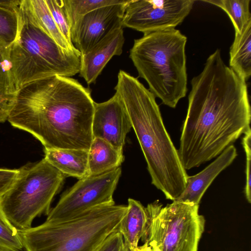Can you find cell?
Segmentation results:
<instances>
[{
  "label": "cell",
  "mask_w": 251,
  "mask_h": 251,
  "mask_svg": "<svg viewBox=\"0 0 251 251\" xmlns=\"http://www.w3.org/2000/svg\"><path fill=\"white\" fill-rule=\"evenodd\" d=\"M191 85L177 150L185 170L217 157L251 130L246 81L225 64L220 50L209 55Z\"/></svg>",
  "instance_id": "1"
},
{
  "label": "cell",
  "mask_w": 251,
  "mask_h": 251,
  "mask_svg": "<svg viewBox=\"0 0 251 251\" xmlns=\"http://www.w3.org/2000/svg\"><path fill=\"white\" fill-rule=\"evenodd\" d=\"M95 102L90 89L77 80L54 75L21 88L7 121L44 148L88 151Z\"/></svg>",
  "instance_id": "2"
},
{
  "label": "cell",
  "mask_w": 251,
  "mask_h": 251,
  "mask_svg": "<svg viewBox=\"0 0 251 251\" xmlns=\"http://www.w3.org/2000/svg\"><path fill=\"white\" fill-rule=\"evenodd\" d=\"M129 115L147 164L151 183L174 201L188 176L164 125L155 97L137 78L120 70L114 88Z\"/></svg>",
  "instance_id": "3"
},
{
  "label": "cell",
  "mask_w": 251,
  "mask_h": 251,
  "mask_svg": "<svg viewBox=\"0 0 251 251\" xmlns=\"http://www.w3.org/2000/svg\"><path fill=\"white\" fill-rule=\"evenodd\" d=\"M187 37L172 28L144 34L134 40L129 57L139 76L162 103L175 108L187 92Z\"/></svg>",
  "instance_id": "4"
},
{
  "label": "cell",
  "mask_w": 251,
  "mask_h": 251,
  "mask_svg": "<svg viewBox=\"0 0 251 251\" xmlns=\"http://www.w3.org/2000/svg\"><path fill=\"white\" fill-rule=\"evenodd\" d=\"M9 48L18 91L37 80L54 75L71 77L79 72L80 52L59 46L38 25L25 0H21L17 35Z\"/></svg>",
  "instance_id": "5"
},
{
  "label": "cell",
  "mask_w": 251,
  "mask_h": 251,
  "mask_svg": "<svg viewBox=\"0 0 251 251\" xmlns=\"http://www.w3.org/2000/svg\"><path fill=\"white\" fill-rule=\"evenodd\" d=\"M127 205H104L69 220L18 230L26 251H96L117 230Z\"/></svg>",
  "instance_id": "6"
},
{
  "label": "cell",
  "mask_w": 251,
  "mask_h": 251,
  "mask_svg": "<svg viewBox=\"0 0 251 251\" xmlns=\"http://www.w3.org/2000/svg\"><path fill=\"white\" fill-rule=\"evenodd\" d=\"M66 178L45 158L19 169L13 183L0 197L7 219L18 230L32 227L36 218L49 214Z\"/></svg>",
  "instance_id": "7"
},
{
  "label": "cell",
  "mask_w": 251,
  "mask_h": 251,
  "mask_svg": "<svg viewBox=\"0 0 251 251\" xmlns=\"http://www.w3.org/2000/svg\"><path fill=\"white\" fill-rule=\"evenodd\" d=\"M199 207L177 201L165 206L158 201L149 204L142 241L154 243L161 251H198L205 226Z\"/></svg>",
  "instance_id": "8"
},
{
  "label": "cell",
  "mask_w": 251,
  "mask_h": 251,
  "mask_svg": "<svg viewBox=\"0 0 251 251\" xmlns=\"http://www.w3.org/2000/svg\"><path fill=\"white\" fill-rule=\"evenodd\" d=\"M122 173L121 167L79 179L51 208L46 221H64L94 207L114 204L113 196Z\"/></svg>",
  "instance_id": "9"
},
{
  "label": "cell",
  "mask_w": 251,
  "mask_h": 251,
  "mask_svg": "<svg viewBox=\"0 0 251 251\" xmlns=\"http://www.w3.org/2000/svg\"><path fill=\"white\" fill-rule=\"evenodd\" d=\"M194 0H131L127 4L122 26L144 34L175 28L188 15Z\"/></svg>",
  "instance_id": "10"
},
{
  "label": "cell",
  "mask_w": 251,
  "mask_h": 251,
  "mask_svg": "<svg viewBox=\"0 0 251 251\" xmlns=\"http://www.w3.org/2000/svg\"><path fill=\"white\" fill-rule=\"evenodd\" d=\"M130 0L97 9L76 20L71 27V41L81 54L111 30L122 25L126 7Z\"/></svg>",
  "instance_id": "11"
},
{
  "label": "cell",
  "mask_w": 251,
  "mask_h": 251,
  "mask_svg": "<svg viewBox=\"0 0 251 251\" xmlns=\"http://www.w3.org/2000/svg\"><path fill=\"white\" fill-rule=\"evenodd\" d=\"M131 128L129 115L117 93L107 101L95 102L92 126L93 138L103 139L123 152L126 137Z\"/></svg>",
  "instance_id": "12"
},
{
  "label": "cell",
  "mask_w": 251,
  "mask_h": 251,
  "mask_svg": "<svg viewBox=\"0 0 251 251\" xmlns=\"http://www.w3.org/2000/svg\"><path fill=\"white\" fill-rule=\"evenodd\" d=\"M123 28L120 25L113 29L81 54L79 73L88 85L95 82L113 56L122 54L125 42Z\"/></svg>",
  "instance_id": "13"
},
{
  "label": "cell",
  "mask_w": 251,
  "mask_h": 251,
  "mask_svg": "<svg viewBox=\"0 0 251 251\" xmlns=\"http://www.w3.org/2000/svg\"><path fill=\"white\" fill-rule=\"evenodd\" d=\"M237 155L236 149L231 145L202 171L195 175L188 176L183 191L174 201L199 205L203 194L214 179L232 163Z\"/></svg>",
  "instance_id": "14"
},
{
  "label": "cell",
  "mask_w": 251,
  "mask_h": 251,
  "mask_svg": "<svg viewBox=\"0 0 251 251\" xmlns=\"http://www.w3.org/2000/svg\"><path fill=\"white\" fill-rule=\"evenodd\" d=\"M44 158L66 177L88 176V151L44 148Z\"/></svg>",
  "instance_id": "15"
},
{
  "label": "cell",
  "mask_w": 251,
  "mask_h": 251,
  "mask_svg": "<svg viewBox=\"0 0 251 251\" xmlns=\"http://www.w3.org/2000/svg\"><path fill=\"white\" fill-rule=\"evenodd\" d=\"M147 222L146 207L140 201L128 199L126 212L119 225L118 229L129 251L138 247L139 241L144 233Z\"/></svg>",
  "instance_id": "16"
},
{
  "label": "cell",
  "mask_w": 251,
  "mask_h": 251,
  "mask_svg": "<svg viewBox=\"0 0 251 251\" xmlns=\"http://www.w3.org/2000/svg\"><path fill=\"white\" fill-rule=\"evenodd\" d=\"M18 92L9 59V46L0 40V123L7 121Z\"/></svg>",
  "instance_id": "17"
},
{
  "label": "cell",
  "mask_w": 251,
  "mask_h": 251,
  "mask_svg": "<svg viewBox=\"0 0 251 251\" xmlns=\"http://www.w3.org/2000/svg\"><path fill=\"white\" fill-rule=\"evenodd\" d=\"M124 160L123 151L103 139L94 138L88 150V176L100 174L119 167Z\"/></svg>",
  "instance_id": "18"
},
{
  "label": "cell",
  "mask_w": 251,
  "mask_h": 251,
  "mask_svg": "<svg viewBox=\"0 0 251 251\" xmlns=\"http://www.w3.org/2000/svg\"><path fill=\"white\" fill-rule=\"evenodd\" d=\"M229 67L246 81L251 75V21L235 33L229 51Z\"/></svg>",
  "instance_id": "19"
},
{
  "label": "cell",
  "mask_w": 251,
  "mask_h": 251,
  "mask_svg": "<svg viewBox=\"0 0 251 251\" xmlns=\"http://www.w3.org/2000/svg\"><path fill=\"white\" fill-rule=\"evenodd\" d=\"M26 5L38 25L61 47L68 50L76 49L70 44L56 25L45 0H25Z\"/></svg>",
  "instance_id": "20"
},
{
  "label": "cell",
  "mask_w": 251,
  "mask_h": 251,
  "mask_svg": "<svg viewBox=\"0 0 251 251\" xmlns=\"http://www.w3.org/2000/svg\"><path fill=\"white\" fill-rule=\"evenodd\" d=\"M21 0H0V40L9 46L18 27V11Z\"/></svg>",
  "instance_id": "21"
},
{
  "label": "cell",
  "mask_w": 251,
  "mask_h": 251,
  "mask_svg": "<svg viewBox=\"0 0 251 251\" xmlns=\"http://www.w3.org/2000/svg\"><path fill=\"white\" fill-rule=\"evenodd\" d=\"M202 1L223 9L230 19L235 33H241L248 23L251 21L250 0H204Z\"/></svg>",
  "instance_id": "22"
},
{
  "label": "cell",
  "mask_w": 251,
  "mask_h": 251,
  "mask_svg": "<svg viewBox=\"0 0 251 251\" xmlns=\"http://www.w3.org/2000/svg\"><path fill=\"white\" fill-rule=\"evenodd\" d=\"M128 0H65L71 27L76 20L97 9L111 5L122 4Z\"/></svg>",
  "instance_id": "23"
},
{
  "label": "cell",
  "mask_w": 251,
  "mask_h": 251,
  "mask_svg": "<svg viewBox=\"0 0 251 251\" xmlns=\"http://www.w3.org/2000/svg\"><path fill=\"white\" fill-rule=\"evenodd\" d=\"M18 230L4 214L0 201V251H23Z\"/></svg>",
  "instance_id": "24"
},
{
  "label": "cell",
  "mask_w": 251,
  "mask_h": 251,
  "mask_svg": "<svg viewBox=\"0 0 251 251\" xmlns=\"http://www.w3.org/2000/svg\"><path fill=\"white\" fill-rule=\"evenodd\" d=\"M50 13L60 31L68 43L71 41V25L65 0H45Z\"/></svg>",
  "instance_id": "25"
},
{
  "label": "cell",
  "mask_w": 251,
  "mask_h": 251,
  "mask_svg": "<svg viewBox=\"0 0 251 251\" xmlns=\"http://www.w3.org/2000/svg\"><path fill=\"white\" fill-rule=\"evenodd\" d=\"M242 138V144L244 148L246 157V185L245 187V194L246 199L249 203L251 202V130L245 134Z\"/></svg>",
  "instance_id": "26"
},
{
  "label": "cell",
  "mask_w": 251,
  "mask_h": 251,
  "mask_svg": "<svg viewBox=\"0 0 251 251\" xmlns=\"http://www.w3.org/2000/svg\"><path fill=\"white\" fill-rule=\"evenodd\" d=\"M96 251H129L119 229L111 233Z\"/></svg>",
  "instance_id": "27"
},
{
  "label": "cell",
  "mask_w": 251,
  "mask_h": 251,
  "mask_svg": "<svg viewBox=\"0 0 251 251\" xmlns=\"http://www.w3.org/2000/svg\"><path fill=\"white\" fill-rule=\"evenodd\" d=\"M18 173V169L0 168V197L11 186Z\"/></svg>",
  "instance_id": "28"
},
{
  "label": "cell",
  "mask_w": 251,
  "mask_h": 251,
  "mask_svg": "<svg viewBox=\"0 0 251 251\" xmlns=\"http://www.w3.org/2000/svg\"><path fill=\"white\" fill-rule=\"evenodd\" d=\"M150 247L148 244L145 243L142 246L138 247L131 251H150Z\"/></svg>",
  "instance_id": "29"
},
{
  "label": "cell",
  "mask_w": 251,
  "mask_h": 251,
  "mask_svg": "<svg viewBox=\"0 0 251 251\" xmlns=\"http://www.w3.org/2000/svg\"><path fill=\"white\" fill-rule=\"evenodd\" d=\"M151 248V251H161V250L154 243L151 242L146 243Z\"/></svg>",
  "instance_id": "30"
},
{
  "label": "cell",
  "mask_w": 251,
  "mask_h": 251,
  "mask_svg": "<svg viewBox=\"0 0 251 251\" xmlns=\"http://www.w3.org/2000/svg\"><path fill=\"white\" fill-rule=\"evenodd\" d=\"M150 251H151V248H150Z\"/></svg>",
  "instance_id": "31"
}]
</instances>
